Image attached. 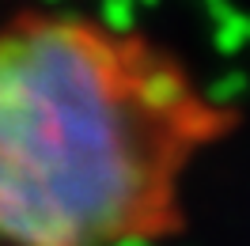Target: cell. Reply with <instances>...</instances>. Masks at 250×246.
<instances>
[{"mask_svg":"<svg viewBox=\"0 0 250 246\" xmlns=\"http://www.w3.org/2000/svg\"><path fill=\"white\" fill-rule=\"evenodd\" d=\"M99 27L110 34H133V0H99Z\"/></svg>","mask_w":250,"mask_h":246,"instance_id":"7a4b0ae2","label":"cell"},{"mask_svg":"<svg viewBox=\"0 0 250 246\" xmlns=\"http://www.w3.org/2000/svg\"><path fill=\"white\" fill-rule=\"evenodd\" d=\"M46 4H61V0H46Z\"/></svg>","mask_w":250,"mask_h":246,"instance_id":"3957f363","label":"cell"},{"mask_svg":"<svg viewBox=\"0 0 250 246\" xmlns=\"http://www.w3.org/2000/svg\"><path fill=\"white\" fill-rule=\"evenodd\" d=\"M235 129L186 64L80 16L0 31V243H156L182 227V174Z\"/></svg>","mask_w":250,"mask_h":246,"instance_id":"6da1fadb","label":"cell"}]
</instances>
